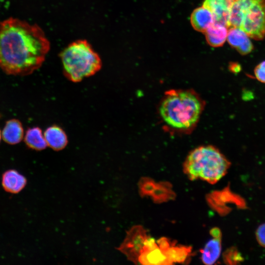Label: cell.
I'll return each instance as SVG.
<instances>
[{
    "mask_svg": "<svg viewBox=\"0 0 265 265\" xmlns=\"http://www.w3.org/2000/svg\"><path fill=\"white\" fill-rule=\"evenodd\" d=\"M228 27L222 24L214 23L205 32L208 43L211 46H222L227 40Z\"/></svg>",
    "mask_w": 265,
    "mask_h": 265,
    "instance_id": "5bb4252c",
    "label": "cell"
},
{
    "mask_svg": "<svg viewBox=\"0 0 265 265\" xmlns=\"http://www.w3.org/2000/svg\"><path fill=\"white\" fill-rule=\"evenodd\" d=\"M234 0H205L203 6L212 13L215 23L228 27L230 10Z\"/></svg>",
    "mask_w": 265,
    "mask_h": 265,
    "instance_id": "52a82bcc",
    "label": "cell"
},
{
    "mask_svg": "<svg viewBox=\"0 0 265 265\" xmlns=\"http://www.w3.org/2000/svg\"><path fill=\"white\" fill-rule=\"evenodd\" d=\"M157 185L153 179L148 177H143L139 181L138 186L139 193L141 197L150 196Z\"/></svg>",
    "mask_w": 265,
    "mask_h": 265,
    "instance_id": "d6986e66",
    "label": "cell"
},
{
    "mask_svg": "<svg viewBox=\"0 0 265 265\" xmlns=\"http://www.w3.org/2000/svg\"><path fill=\"white\" fill-rule=\"evenodd\" d=\"M210 234L213 238H222V234L221 231L217 227H214L211 229L210 231Z\"/></svg>",
    "mask_w": 265,
    "mask_h": 265,
    "instance_id": "d4e9b609",
    "label": "cell"
},
{
    "mask_svg": "<svg viewBox=\"0 0 265 265\" xmlns=\"http://www.w3.org/2000/svg\"><path fill=\"white\" fill-rule=\"evenodd\" d=\"M205 103L192 89L167 91L159 108L160 117L165 125L175 132H191L198 123Z\"/></svg>",
    "mask_w": 265,
    "mask_h": 265,
    "instance_id": "7a4b0ae2",
    "label": "cell"
},
{
    "mask_svg": "<svg viewBox=\"0 0 265 265\" xmlns=\"http://www.w3.org/2000/svg\"><path fill=\"white\" fill-rule=\"evenodd\" d=\"M256 236L258 243L265 247V223L258 227L256 230Z\"/></svg>",
    "mask_w": 265,
    "mask_h": 265,
    "instance_id": "7402d4cb",
    "label": "cell"
},
{
    "mask_svg": "<svg viewBox=\"0 0 265 265\" xmlns=\"http://www.w3.org/2000/svg\"><path fill=\"white\" fill-rule=\"evenodd\" d=\"M229 69L230 71L233 73H238L241 71V66L238 63H231Z\"/></svg>",
    "mask_w": 265,
    "mask_h": 265,
    "instance_id": "cb8c5ba5",
    "label": "cell"
},
{
    "mask_svg": "<svg viewBox=\"0 0 265 265\" xmlns=\"http://www.w3.org/2000/svg\"><path fill=\"white\" fill-rule=\"evenodd\" d=\"M27 180L26 177L14 169L5 171L2 176L1 184L6 192L17 194L26 186Z\"/></svg>",
    "mask_w": 265,
    "mask_h": 265,
    "instance_id": "9c48e42d",
    "label": "cell"
},
{
    "mask_svg": "<svg viewBox=\"0 0 265 265\" xmlns=\"http://www.w3.org/2000/svg\"><path fill=\"white\" fill-rule=\"evenodd\" d=\"M1 132H0V140H1Z\"/></svg>",
    "mask_w": 265,
    "mask_h": 265,
    "instance_id": "484cf974",
    "label": "cell"
},
{
    "mask_svg": "<svg viewBox=\"0 0 265 265\" xmlns=\"http://www.w3.org/2000/svg\"><path fill=\"white\" fill-rule=\"evenodd\" d=\"M24 140L28 147L36 151L44 150L48 146L44 133L37 127L28 129Z\"/></svg>",
    "mask_w": 265,
    "mask_h": 265,
    "instance_id": "ac0fdd59",
    "label": "cell"
},
{
    "mask_svg": "<svg viewBox=\"0 0 265 265\" xmlns=\"http://www.w3.org/2000/svg\"><path fill=\"white\" fill-rule=\"evenodd\" d=\"M254 72L256 79L260 82L265 83V60L256 66Z\"/></svg>",
    "mask_w": 265,
    "mask_h": 265,
    "instance_id": "44dd1931",
    "label": "cell"
},
{
    "mask_svg": "<svg viewBox=\"0 0 265 265\" xmlns=\"http://www.w3.org/2000/svg\"><path fill=\"white\" fill-rule=\"evenodd\" d=\"M221 252V238H213L200 250L202 262L207 265H213L220 257Z\"/></svg>",
    "mask_w": 265,
    "mask_h": 265,
    "instance_id": "9a60e30c",
    "label": "cell"
},
{
    "mask_svg": "<svg viewBox=\"0 0 265 265\" xmlns=\"http://www.w3.org/2000/svg\"><path fill=\"white\" fill-rule=\"evenodd\" d=\"M190 23L195 30L205 32L215 21L211 11L202 6L192 12L190 16Z\"/></svg>",
    "mask_w": 265,
    "mask_h": 265,
    "instance_id": "30bf717a",
    "label": "cell"
},
{
    "mask_svg": "<svg viewBox=\"0 0 265 265\" xmlns=\"http://www.w3.org/2000/svg\"><path fill=\"white\" fill-rule=\"evenodd\" d=\"M60 57L65 76L74 82L93 75L102 66L100 56L84 40L71 43L61 52Z\"/></svg>",
    "mask_w": 265,
    "mask_h": 265,
    "instance_id": "277c9868",
    "label": "cell"
},
{
    "mask_svg": "<svg viewBox=\"0 0 265 265\" xmlns=\"http://www.w3.org/2000/svg\"><path fill=\"white\" fill-rule=\"evenodd\" d=\"M176 195L171 184L167 181H161L157 183L150 197L154 202L160 204L174 200Z\"/></svg>",
    "mask_w": 265,
    "mask_h": 265,
    "instance_id": "e0dca14e",
    "label": "cell"
},
{
    "mask_svg": "<svg viewBox=\"0 0 265 265\" xmlns=\"http://www.w3.org/2000/svg\"><path fill=\"white\" fill-rule=\"evenodd\" d=\"M149 237L147 231L142 226L134 225L127 231L125 239L116 249L124 254L129 261L138 264V258Z\"/></svg>",
    "mask_w": 265,
    "mask_h": 265,
    "instance_id": "8992f818",
    "label": "cell"
},
{
    "mask_svg": "<svg viewBox=\"0 0 265 265\" xmlns=\"http://www.w3.org/2000/svg\"><path fill=\"white\" fill-rule=\"evenodd\" d=\"M230 165L217 148L202 145L188 154L183 163V171L191 181L201 179L214 184L226 175Z\"/></svg>",
    "mask_w": 265,
    "mask_h": 265,
    "instance_id": "3957f363",
    "label": "cell"
},
{
    "mask_svg": "<svg viewBox=\"0 0 265 265\" xmlns=\"http://www.w3.org/2000/svg\"><path fill=\"white\" fill-rule=\"evenodd\" d=\"M223 257L224 262L228 264H237L242 260L240 254L234 247L227 249Z\"/></svg>",
    "mask_w": 265,
    "mask_h": 265,
    "instance_id": "ffe728a7",
    "label": "cell"
},
{
    "mask_svg": "<svg viewBox=\"0 0 265 265\" xmlns=\"http://www.w3.org/2000/svg\"><path fill=\"white\" fill-rule=\"evenodd\" d=\"M144 265H170L171 263L159 246L144 250L138 258V264Z\"/></svg>",
    "mask_w": 265,
    "mask_h": 265,
    "instance_id": "4fadbf2b",
    "label": "cell"
},
{
    "mask_svg": "<svg viewBox=\"0 0 265 265\" xmlns=\"http://www.w3.org/2000/svg\"><path fill=\"white\" fill-rule=\"evenodd\" d=\"M249 36L242 29L229 27L227 40L229 44L242 55L247 54L253 50V46Z\"/></svg>",
    "mask_w": 265,
    "mask_h": 265,
    "instance_id": "ba28073f",
    "label": "cell"
},
{
    "mask_svg": "<svg viewBox=\"0 0 265 265\" xmlns=\"http://www.w3.org/2000/svg\"><path fill=\"white\" fill-rule=\"evenodd\" d=\"M24 134L21 122L18 119H12L6 121L2 132V137L6 143L15 145L21 141Z\"/></svg>",
    "mask_w": 265,
    "mask_h": 265,
    "instance_id": "7c38bea8",
    "label": "cell"
},
{
    "mask_svg": "<svg viewBox=\"0 0 265 265\" xmlns=\"http://www.w3.org/2000/svg\"><path fill=\"white\" fill-rule=\"evenodd\" d=\"M175 241H172L170 239L162 237L157 240V244L159 248L164 252H165Z\"/></svg>",
    "mask_w": 265,
    "mask_h": 265,
    "instance_id": "603a6c76",
    "label": "cell"
},
{
    "mask_svg": "<svg viewBox=\"0 0 265 265\" xmlns=\"http://www.w3.org/2000/svg\"><path fill=\"white\" fill-rule=\"evenodd\" d=\"M171 265L174 263H186L189 261L192 253L190 246L176 245L175 241L165 252Z\"/></svg>",
    "mask_w": 265,
    "mask_h": 265,
    "instance_id": "2e32d148",
    "label": "cell"
},
{
    "mask_svg": "<svg viewBox=\"0 0 265 265\" xmlns=\"http://www.w3.org/2000/svg\"><path fill=\"white\" fill-rule=\"evenodd\" d=\"M228 27L239 28L251 38L265 36V0H234Z\"/></svg>",
    "mask_w": 265,
    "mask_h": 265,
    "instance_id": "5b68a950",
    "label": "cell"
},
{
    "mask_svg": "<svg viewBox=\"0 0 265 265\" xmlns=\"http://www.w3.org/2000/svg\"><path fill=\"white\" fill-rule=\"evenodd\" d=\"M49 49L38 26L14 18L0 23V69L6 74H31L42 65Z\"/></svg>",
    "mask_w": 265,
    "mask_h": 265,
    "instance_id": "6da1fadb",
    "label": "cell"
},
{
    "mask_svg": "<svg viewBox=\"0 0 265 265\" xmlns=\"http://www.w3.org/2000/svg\"><path fill=\"white\" fill-rule=\"evenodd\" d=\"M44 134L48 146L55 151L62 150L68 143L66 133L57 125H53L47 128Z\"/></svg>",
    "mask_w": 265,
    "mask_h": 265,
    "instance_id": "8fae6325",
    "label": "cell"
}]
</instances>
